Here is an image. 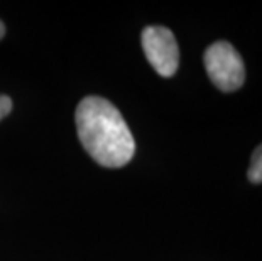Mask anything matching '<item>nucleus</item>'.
Returning <instances> with one entry per match:
<instances>
[{"mask_svg":"<svg viewBox=\"0 0 262 261\" xmlns=\"http://www.w3.org/2000/svg\"><path fill=\"white\" fill-rule=\"evenodd\" d=\"M205 70L222 92H237L245 82V66L238 51L227 41H216L203 54Z\"/></svg>","mask_w":262,"mask_h":261,"instance_id":"nucleus-2","label":"nucleus"},{"mask_svg":"<svg viewBox=\"0 0 262 261\" xmlns=\"http://www.w3.org/2000/svg\"><path fill=\"white\" fill-rule=\"evenodd\" d=\"M142 49L158 75L169 78L180 66V48L174 34L164 26H147L141 36Z\"/></svg>","mask_w":262,"mask_h":261,"instance_id":"nucleus-3","label":"nucleus"},{"mask_svg":"<svg viewBox=\"0 0 262 261\" xmlns=\"http://www.w3.org/2000/svg\"><path fill=\"white\" fill-rule=\"evenodd\" d=\"M76 132L85 151L105 168H120L132 159L136 141L119 109L102 97H85L78 104Z\"/></svg>","mask_w":262,"mask_h":261,"instance_id":"nucleus-1","label":"nucleus"},{"mask_svg":"<svg viewBox=\"0 0 262 261\" xmlns=\"http://www.w3.org/2000/svg\"><path fill=\"white\" fill-rule=\"evenodd\" d=\"M247 178L250 183H262V144L254 149L252 156H250Z\"/></svg>","mask_w":262,"mask_h":261,"instance_id":"nucleus-4","label":"nucleus"},{"mask_svg":"<svg viewBox=\"0 0 262 261\" xmlns=\"http://www.w3.org/2000/svg\"><path fill=\"white\" fill-rule=\"evenodd\" d=\"M12 110V101L7 95H0V121H2L5 115H9V112Z\"/></svg>","mask_w":262,"mask_h":261,"instance_id":"nucleus-5","label":"nucleus"},{"mask_svg":"<svg viewBox=\"0 0 262 261\" xmlns=\"http://www.w3.org/2000/svg\"><path fill=\"white\" fill-rule=\"evenodd\" d=\"M4 36H5V26H4V22L0 21V39H2Z\"/></svg>","mask_w":262,"mask_h":261,"instance_id":"nucleus-6","label":"nucleus"}]
</instances>
